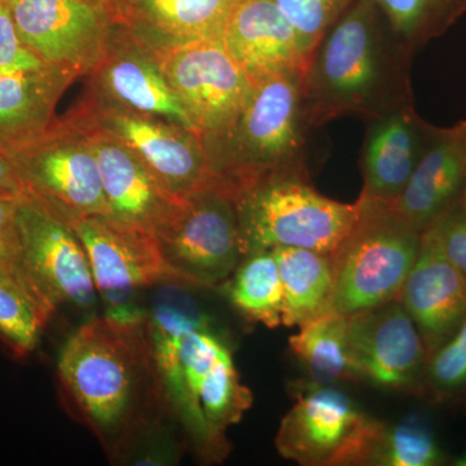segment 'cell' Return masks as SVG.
<instances>
[{
  "label": "cell",
  "instance_id": "6da1fadb",
  "mask_svg": "<svg viewBox=\"0 0 466 466\" xmlns=\"http://www.w3.org/2000/svg\"><path fill=\"white\" fill-rule=\"evenodd\" d=\"M57 379L70 407L109 452H121L165 394L146 319L92 318L58 355Z\"/></svg>",
  "mask_w": 466,
  "mask_h": 466
},
{
  "label": "cell",
  "instance_id": "7a4b0ae2",
  "mask_svg": "<svg viewBox=\"0 0 466 466\" xmlns=\"http://www.w3.org/2000/svg\"><path fill=\"white\" fill-rule=\"evenodd\" d=\"M412 55L375 0H358L309 56L302 76L309 124L317 128L345 116L368 122L413 103Z\"/></svg>",
  "mask_w": 466,
  "mask_h": 466
},
{
  "label": "cell",
  "instance_id": "3957f363",
  "mask_svg": "<svg viewBox=\"0 0 466 466\" xmlns=\"http://www.w3.org/2000/svg\"><path fill=\"white\" fill-rule=\"evenodd\" d=\"M300 73L251 79L249 97L227 130L204 140L217 188L233 200L251 187L287 175L309 177L311 125L303 108Z\"/></svg>",
  "mask_w": 466,
  "mask_h": 466
},
{
  "label": "cell",
  "instance_id": "277c9868",
  "mask_svg": "<svg viewBox=\"0 0 466 466\" xmlns=\"http://www.w3.org/2000/svg\"><path fill=\"white\" fill-rule=\"evenodd\" d=\"M244 258L276 247L332 256L360 217L361 204L320 195L309 177L287 175L251 187L235 200Z\"/></svg>",
  "mask_w": 466,
  "mask_h": 466
},
{
  "label": "cell",
  "instance_id": "5b68a950",
  "mask_svg": "<svg viewBox=\"0 0 466 466\" xmlns=\"http://www.w3.org/2000/svg\"><path fill=\"white\" fill-rule=\"evenodd\" d=\"M359 198L360 217L330 256L333 289L327 312L345 317L398 299L421 247L422 233L395 205Z\"/></svg>",
  "mask_w": 466,
  "mask_h": 466
},
{
  "label": "cell",
  "instance_id": "8992f818",
  "mask_svg": "<svg viewBox=\"0 0 466 466\" xmlns=\"http://www.w3.org/2000/svg\"><path fill=\"white\" fill-rule=\"evenodd\" d=\"M161 379L204 452L211 459L225 455L227 429L240 421L253 401L229 349L210 329L193 330L162 367Z\"/></svg>",
  "mask_w": 466,
  "mask_h": 466
},
{
  "label": "cell",
  "instance_id": "52a82bcc",
  "mask_svg": "<svg viewBox=\"0 0 466 466\" xmlns=\"http://www.w3.org/2000/svg\"><path fill=\"white\" fill-rule=\"evenodd\" d=\"M27 191L66 220L110 218L96 157L78 116L70 110L34 139L8 153Z\"/></svg>",
  "mask_w": 466,
  "mask_h": 466
},
{
  "label": "cell",
  "instance_id": "ba28073f",
  "mask_svg": "<svg viewBox=\"0 0 466 466\" xmlns=\"http://www.w3.org/2000/svg\"><path fill=\"white\" fill-rule=\"evenodd\" d=\"M155 236L177 283L216 287L244 259L235 200L218 189L187 196Z\"/></svg>",
  "mask_w": 466,
  "mask_h": 466
},
{
  "label": "cell",
  "instance_id": "9c48e42d",
  "mask_svg": "<svg viewBox=\"0 0 466 466\" xmlns=\"http://www.w3.org/2000/svg\"><path fill=\"white\" fill-rule=\"evenodd\" d=\"M76 108L91 124L127 147L177 198L217 189L200 135L167 119L100 99L91 92Z\"/></svg>",
  "mask_w": 466,
  "mask_h": 466
},
{
  "label": "cell",
  "instance_id": "30bf717a",
  "mask_svg": "<svg viewBox=\"0 0 466 466\" xmlns=\"http://www.w3.org/2000/svg\"><path fill=\"white\" fill-rule=\"evenodd\" d=\"M66 222L84 245L106 315L144 320L146 311L137 305V294L153 285L177 281L156 236L110 218L79 217Z\"/></svg>",
  "mask_w": 466,
  "mask_h": 466
},
{
  "label": "cell",
  "instance_id": "8fae6325",
  "mask_svg": "<svg viewBox=\"0 0 466 466\" xmlns=\"http://www.w3.org/2000/svg\"><path fill=\"white\" fill-rule=\"evenodd\" d=\"M24 45L73 79L96 67L116 26L112 8L95 0H2Z\"/></svg>",
  "mask_w": 466,
  "mask_h": 466
},
{
  "label": "cell",
  "instance_id": "7c38bea8",
  "mask_svg": "<svg viewBox=\"0 0 466 466\" xmlns=\"http://www.w3.org/2000/svg\"><path fill=\"white\" fill-rule=\"evenodd\" d=\"M158 56L202 142L227 130L249 97L251 79L225 43H184L159 51Z\"/></svg>",
  "mask_w": 466,
  "mask_h": 466
},
{
  "label": "cell",
  "instance_id": "4fadbf2b",
  "mask_svg": "<svg viewBox=\"0 0 466 466\" xmlns=\"http://www.w3.org/2000/svg\"><path fill=\"white\" fill-rule=\"evenodd\" d=\"M23 266L55 308L96 305L97 290L84 245L64 218L34 193L18 196L16 208Z\"/></svg>",
  "mask_w": 466,
  "mask_h": 466
},
{
  "label": "cell",
  "instance_id": "5bb4252c",
  "mask_svg": "<svg viewBox=\"0 0 466 466\" xmlns=\"http://www.w3.org/2000/svg\"><path fill=\"white\" fill-rule=\"evenodd\" d=\"M370 421L336 385L300 391L281 420L276 449L299 465H354Z\"/></svg>",
  "mask_w": 466,
  "mask_h": 466
},
{
  "label": "cell",
  "instance_id": "9a60e30c",
  "mask_svg": "<svg viewBox=\"0 0 466 466\" xmlns=\"http://www.w3.org/2000/svg\"><path fill=\"white\" fill-rule=\"evenodd\" d=\"M348 339L355 377L391 390L424 379L428 352L400 299L350 315Z\"/></svg>",
  "mask_w": 466,
  "mask_h": 466
},
{
  "label": "cell",
  "instance_id": "2e32d148",
  "mask_svg": "<svg viewBox=\"0 0 466 466\" xmlns=\"http://www.w3.org/2000/svg\"><path fill=\"white\" fill-rule=\"evenodd\" d=\"M88 78L95 96L167 119L196 133L188 113L168 84L158 52L135 38L118 23L106 54Z\"/></svg>",
  "mask_w": 466,
  "mask_h": 466
},
{
  "label": "cell",
  "instance_id": "e0dca14e",
  "mask_svg": "<svg viewBox=\"0 0 466 466\" xmlns=\"http://www.w3.org/2000/svg\"><path fill=\"white\" fill-rule=\"evenodd\" d=\"M84 125L110 208V219L155 235L182 204L127 147L106 134L78 109L72 110Z\"/></svg>",
  "mask_w": 466,
  "mask_h": 466
},
{
  "label": "cell",
  "instance_id": "ac0fdd59",
  "mask_svg": "<svg viewBox=\"0 0 466 466\" xmlns=\"http://www.w3.org/2000/svg\"><path fill=\"white\" fill-rule=\"evenodd\" d=\"M398 299L421 334L428 359L466 319V278L447 258L431 229L422 233L419 256Z\"/></svg>",
  "mask_w": 466,
  "mask_h": 466
},
{
  "label": "cell",
  "instance_id": "d6986e66",
  "mask_svg": "<svg viewBox=\"0 0 466 466\" xmlns=\"http://www.w3.org/2000/svg\"><path fill=\"white\" fill-rule=\"evenodd\" d=\"M367 127L360 198L395 205L424 155L433 127L420 118L413 103L370 119Z\"/></svg>",
  "mask_w": 466,
  "mask_h": 466
},
{
  "label": "cell",
  "instance_id": "ffe728a7",
  "mask_svg": "<svg viewBox=\"0 0 466 466\" xmlns=\"http://www.w3.org/2000/svg\"><path fill=\"white\" fill-rule=\"evenodd\" d=\"M466 182V121L435 128L395 208L424 233L459 204Z\"/></svg>",
  "mask_w": 466,
  "mask_h": 466
},
{
  "label": "cell",
  "instance_id": "44dd1931",
  "mask_svg": "<svg viewBox=\"0 0 466 466\" xmlns=\"http://www.w3.org/2000/svg\"><path fill=\"white\" fill-rule=\"evenodd\" d=\"M223 43L250 79L283 72L303 75L308 67L299 34L274 0H240Z\"/></svg>",
  "mask_w": 466,
  "mask_h": 466
},
{
  "label": "cell",
  "instance_id": "7402d4cb",
  "mask_svg": "<svg viewBox=\"0 0 466 466\" xmlns=\"http://www.w3.org/2000/svg\"><path fill=\"white\" fill-rule=\"evenodd\" d=\"M240 0H115L116 23L155 51L189 42L223 41Z\"/></svg>",
  "mask_w": 466,
  "mask_h": 466
},
{
  "label": "cell",
  "instance_id": "603a6c76",
  "mask_svg": "<svg viewBox=\"0 0 466 466\" xmlns=\"http://www.w3.org/2000/svg\"><path fill=\"white\" fill-rule=\"evenodd\" d=\"M73 82L51 66L0 70V152H12L45 134L56 121L58 101Z\"/></svg>",
  "mask_w": 466,
  "mask_h": 466
},
{
  "label": "cell",
  "instance_id": "cb8c5ba5",
  "mask_svg": "<svg viewBox=\"0 0 466 466\" xmlns=\"http://www.w3.org/2000/svg\"><path fill=\"white\" fill-rule=\"evenodd\" d=\"M271 250L283 285L284 327H300L327 312L333 289L330 257L302 248Z\"/></svg>",
  "mask_w": 466,
  "mask_h": 466
},
{
  "label": "cell",
  "instance_id": "d4e9b609",
  "mask_svg": "<svg viewBox=\"0 0 466 466\" xmlns=\"http://www.w3.org/2000/svg\"><path fill=\"white\" fill-rule=\"evenodd\" d=\"M56 309L24 267H0V342L15 358L32 354Z\"/></svg>",
  "mask_w": 466,
  "mask_h": 466
},
{
  "label": "cell",
  "instance_id": "484cf974",
  "mask_svg": "<svg viewBox=\"0 0 466 466\" xmlns=\"http://www.w3.org/2000/svg\"><path fill=\"white\" fill-rule=\"evenodd\" d=\"M290 351L306 375L302 391L354 379L348 339V317L324 312L302 324L289 339Z\"/></svg>",
  "mask_w": 466,
  "mask_h": 466
},
{
  "label": "cell",
  "instance_id": "4316f807",
  "mask_svg": "<svg viewBox=\"0 0 466 466\" xmlns=\"http://www.w3.org/2000/svg\"><path fill=\"white\" fill-rule=\"evenodd\" d=\"M444 461L431 420L410 413L394 425L372 419L354 465L438 466Z\"/></svg>",
  "mask_w": 466,
  "mask_h": 466
},
{
  "label": "cell",
  "instance_id": "83f0119b",
  "mask_svg": "<svg viewBox=\"0 0 466 466\" xmlns=\"http://www.w3.org/2000/svg\"><path fill=\"white\" fill-rule=\"evenodd\" d=\"M227 296L248 320L271 329L283 325V285L272 250L245 257L227 285Z\"/></svg>",
  "mask_w": 466,
  "mask_h": 466
},
{
  "label": "cell",
  "instance_id": "f1b7e54d",
  "mask_svg": "<svg viewBox=\"0 0 466 466\" xmlns=\"http://www.w3.org/2000/svg\"><path fill=\"white\" fill-rule=\"evenodd\" d=\"M392 32L416 48L446 32L466 12V0H375Z\"/></svg>",
  "mask_w": 466,
  "mask_h": 466
},
{
  "label": "cell",
  "instance_id": "f546056e",
  "mask_svg": "<svg viewBox=\"0 0 466 466\" xmlns=\"http://www.w3.org/2000/svg\"><path fill=\"white\" fill-rule=\"evenodd\" d=\"M424 380L437 400L466 394V319L426 363Z\"/></svg>",
  "mask_w": 466,
  "mask_h": 466
},
{
  "label": "cell",
  "instance_id": "4dcf8cb0",
  "mask_svg": "<svg viewBox=\"0 0 466 466\" xmlns=\"http://www.w3.org/2000/svg\"><path fill=\"white\" fill-rule=\"evenodd\" d=\"M299 34L306 56L358 0H274Z\"/></svg>",
  "mask_w": 466,
  "mask_h": 466
},
{
  "label": "cell",
  "instance_id": "1f68e13d",
  "mask_svg": "<svg viewBox=\"0 0 466 466\" xmlns=\"http://www.w3.org/2000/svg\"><path fill=\"white\" fill-rule=\"evenodd\" d=\"M47 66L21 41L8 9L0 0V70L23 72Z\"/></svg>",
  "mask_w": 466,
  "mask_h": 466
},
{
  "label": "cell",
  "instance_id": "d6a6232c",
  "mask_svg": "<svg viewBox=\"0 0 466 466\" xmlns=\"http://www.w3.org/2000/svg\"><path fill=\"white\" fill-rule=\"evenodd\" d=\"M447 258L466 278V210L461 205L451 208L449 213L431 227Z\"/></svg>",
  "mask_w": 466,
  "mask_h": 466
},
{
  "label": "cell",
  "instance_id": "836d02e7",
  "mask_svg": "<svg viewBox=\"0 0 466 466\" xmlns=\"http://www.w3.org/2000/svg\"><path fill=\"white\" fill-rule=\"evenodd\" d=\"M21 193L0 196V267H24L16 217Z\"/></svg>",
  "mask_w": 466,
  "mask_h": 466
},
{
  "label": "cell",
  "instance_id": "e575fe53",
  "mask_svg": "<svg viewBox=\"0 0 466 466\" xmlns=\"http://www.w3.org/2000/svg\"><path fill=\"white\" fill-rule=\"evenodd\" d=\"M25 191L8 153L0 152V196L18 195Z\"/></svg>",
  "mask_w": 466,
  "mask_h": 466
},
{
  "label": "cell",
  "instance_id": "d590c367",
  "mask_svg": "<svg viewBox=\"0 0 466 466\" xmlns=\"http://www.w3.org/2000/svg\"><path fill=\"white\" fill-rule=\"evenodd\" d=\"M452 465L466 466V450L464 451V452L460 453L458 458L453 460Z\"/></svg>",
  "mask_w": 466,
  "mask_h": 466
},
{
  "label": "cell",
  "instance_id": "8d00e7d4",
  "mask_svg": "<svg viewBox=\"0 0 466 466\" xmlns=\"http://www.w3.org/2000/svg\"><path fill=\"white\" fill-rule=\"evenodd\" d=\"M459 204L461 205V207L466 210V182L464 191H462L461 198H460Z\"/></svg>",
  "mask_w": 466,
  "mask_h": 466
},
{
  "label": "cell",
  "instance_id": "74e56055",
  "mask_svg": "<svg viewBox=\"0 0 466 466\" xmlns=\"http://www.w3.org/2000/svg\"><path fill=\"white\" fill-rule=\"evenodd\" d=\"M95 2L104 3V5H109V7L112 8V5L115 3V0H95Z\"/></svg>",
  "mask_w": 466,
  "mask_h": 466
}]
</instances>
